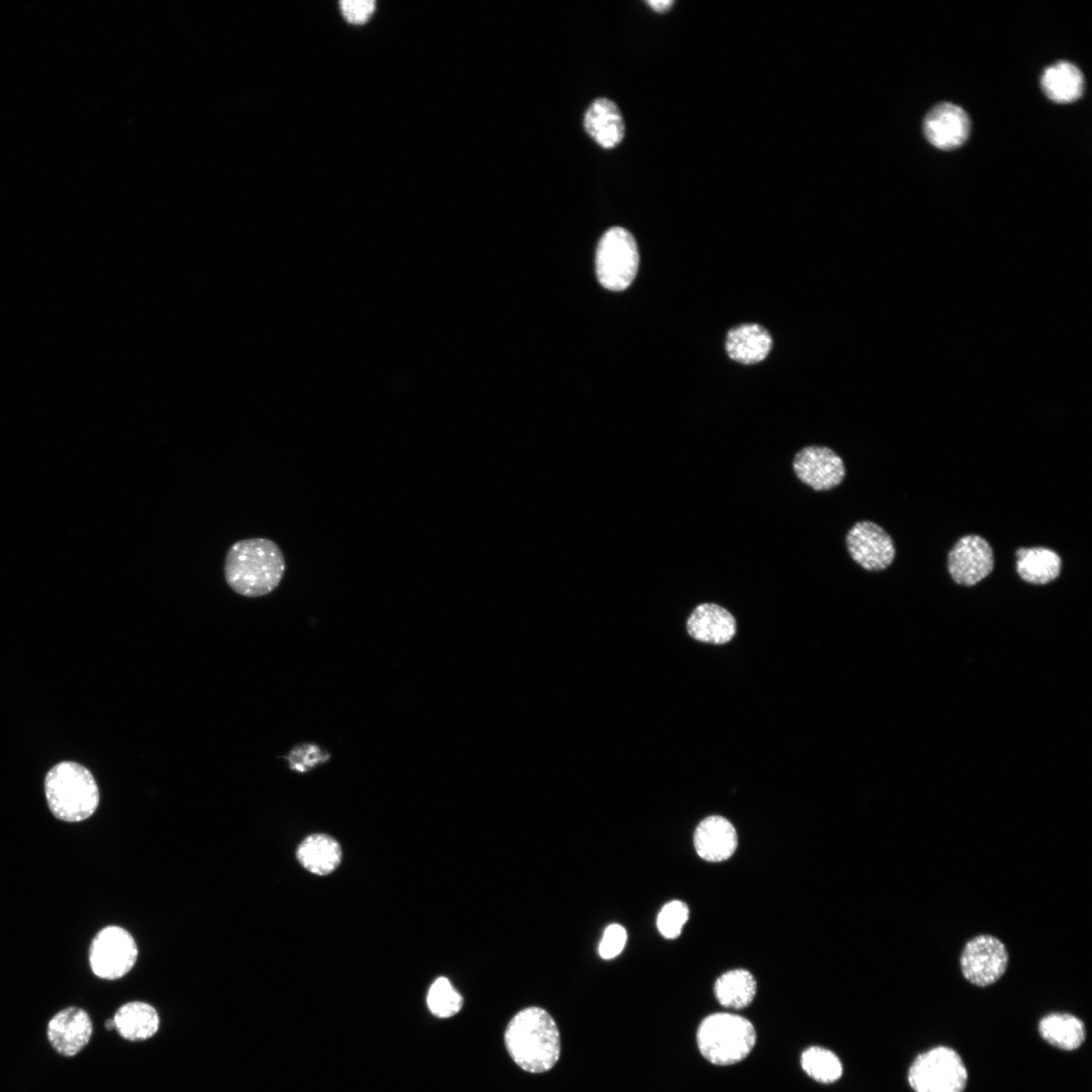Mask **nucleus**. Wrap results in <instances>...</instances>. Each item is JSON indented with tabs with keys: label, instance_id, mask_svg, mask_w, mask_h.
Masks as SVG:
<instances>
[{
	"label": "nucleus",
	"instance_id": "nucleus-19",
	"mask_svg": "<svg viewBox=\"0 0 1092 1092\" xmlns=\"http://www.w3.org/2000/svg\"><path fill=\"white\" fill-rule=\"evenodd\" d=\"M295 855L306 871L324 876L338 868L342 858V849L339 842L331 835L313 833L299 843Z\"/></svg>",
	"mask_w": 1092,
	"mask_h": 1092
},
{
	"label": "nucleus",
	"instance_id": "nucleus-2",
	"mask_svg": "<svg viewBox=\"0 0 1092 1092\" xmlns=\"http://www.w3.org/2000/svg\"><path fill=\"white\" fill-rule=\"evenodd\" d=\"M505 1044L513 1061L529 1073L549 1071L560 1057L557 1025L546 1010L536 1006L522 1009L511 1019Z\"/></svg>",
	"mask_w": 1092,
	"mask_h": 1092
},
{
	"label": "nucleus",
	"instance_id": "nucleus-18",
	"mask_svg": "<svg viewBox=\"0 0 1092 1092\" xmlns=\"http://www.w3.org/2000/svg\"><path fill=\"white\" fill-rule=\"evenodd\" d=\"M114 1029L128 1041H144L160 1028V1015L150 1003L140 1000L125 1002L115 1011Z\"/></svg>",
	"mask_w": 1092,
	"mask_h": 1092
},
{
	"label": "nucleus",
	"instance_id": "nucleus-30",
	"mask_svg": "<svg viewBox=\"0 0 1092 1092\" xmlns=\"http://www.w3.org/2000/svg\"><path fill=\"white\" fill-rule=\"evenodd\" d=\"M647 3L654 11L659 13L667 11L673 4V2L669 0H652Z\"/></svg>",
	"mask_w": 1092,
	"mask_h": 1092
},
{
	"label": "nucleus",
	"instance_id": "nucleus-15",
	"mask_svg": "<svg viewBox=\"0 0 1092 1092\" xmlns=\"http://www.w3.org/2000/svg\"><path fill=\"white\" fill-rule=\"evenodd\" d=\"M697 853L710 862L728 859L737 847V833L732 823L719 815L708 816L697 826L694 834Z\"/></svg>",
	"mask_w": 1092,
	"mask_h": 1092
},
{
	"label": "nucleus",
	"instance_id": "nucleus-22",
	"mask_svg": "<svg viewBox=\"0 0 1092 1092\" xmlns=\"http://www.w3.org/2000/svg\"><path fill=\"white\" fill-rule=\"evenodd\" d=\"M1040 1036L1051 1045L1074 1051L1085 1040V1025L1081 1019L1070 1013H1051L1038 1023Z\"/></svg>",
	"mask_w": 1092,
	"mask_h": 1092
},
{
	"label": "nucleus",
	"instance_id": "nucleus-12",
	"mask_svg": "<svg viewBox=\"0 0 1092 1092\" xmlns=\"http://www.w3.org/2000/svg\"><path fill=\"white\" fill-rule=\"evenodd\" d=\"M92 1033L90 1015L77 1006L58 1011L47 1026V1036L52 1048L67 1058L78 1055L89 1043Z\"/></svg>",
	"mask_w": 1092,
	"mask_h": 1092
},
{
	"label": "nucleus",
	"instance_id": "nucleus-7",
	"mask_svg": "<svg viewBox=\"0 0 1092 1092\" xmlns=\"http://www.w3.org/2000/svg\"><path fill=\"white\" fill-rule=\"evenodd\" d=\"M139 946L133 935L120 925L102 927L92 938L88 961L91 972L102 980H118L135 966Z\"/></svg>",
	"mask_w": 1092,
	"mask_h": 1092
},
{
	"label": "nucleus",
	"instance_id": "nucleus-3",
	"mask_svg": "<svg viewBox=\"0 0 1092 1092\" xmlns=\"http://www.w3.org/2000/svg\"><path fill=\"white\" fill-rule=\"evenodd\" d=\"M44 796L59 820L78 823L90 818L99 805V789L91 771L75 761L54 765L44 779Z\"/></svg>",
	"mask_w": 1092,
	"mask_h": 1092
},
{
	"label": "nucleus",
	"instance_id": "nucleus-27",
	"mask_svg": "<svg viewBox=\"0 0 1092 1092\" xmlns=\"http://www.w3.org/2000/svg\"><path fill=\"white\" fill-rule=\"evenodd\" d=\"M627 941L625 928L617 923L610 924L604 931L599 944V953L605 960L617 957L624 948Z\"/></svg>",
	"mask_w": 1092,
	"mask_h": 1092
},
{
	"label": "nucleus",
	"instance_id": "nucleus-16",
	"mask_svg": "<svg viewBox=\"0 0 1092 1092\" xmlns=\"http://www.w3.org/2000/svg\"><path fill=\"white\" fill-rule=\"evenodd\" d=\"M583 125L589 136L604 149L617 147L625 134L622 114L608 98H598L589 105Z\"/></svg>",
	"mask_w": 1092,
	"mask_h": 1092
},
{
	"label": "nucleus",
	"instance_id": "nucleus-24",
	"mask_svg": "<svg viewBox=\"0 0 1092 1092\" xmlns=\"http://www.w3.org/2000/svg\"><path fill=\"white\" fill-rule=\"evenodd\" d=\"M804 1072L820 1083H833L842 1075V1064L831 1051L821 1046H810L801 1056Z\"/></svg>",
	"mask_w": 1092,
	"mask_h": 1092
},
{
	"label": "nucleus",
	"instance_id": "nucleus-31",
	"mask_svg": "<svg viewBox=\"0 0 1092 1092\" xmlns=\"http://www.w3.org/2000/svg\"><path fill=\"white\" fill-rule=\"evenodd\" d=\"M105 1027H106V1028H107L108 1030H112V1029H114V1021H113V1019H112V1018H108V1019L106 1020V1022H105Z\"/></svg>",
	"mask_w": 1092,
	"mask_h": 1092
},
{
	"label": "nucleus",
	"instance_id": "nucleus-8",
	"mask_svg": "<svg viewBox=\"0 0 1092 1092\" xmlns=\"http://www.w3.org/2000/svg\"><path fill=\"white\" fill-rule=\"evenodd\" d=\"M959 965L963 977L969 983L977 987H988L1006 973L1009 951L997 936L989 933L977 934L965 942Z\"/></svg>",
	"mask_w": 1092,
	"mask_h": 1092
},
{
	"label": "nucleus",
	"instance_id": "nucleus-9",
	"mask_svg": "<svg viewBox=\"0 0 1092 1092\" xmlns=\"http://www.w3.org/2000/svg\"><path fill=\"white\" fill-rule=\"evenodd\" d=\"M854 562L868 571H882L894 561L896 548L890 534L872 521L856 522L845 537Z\"/></svg>",
	"mask_w": 1092,
	"mask_h": 1092
},
{
	"label": "nucleus",
	"instance_id": "nucleus-14",
	"mask_svg": "<svg viewBox=\"0 0 1092 1092\" xmlns=\"http://www.w3.org/2000/svg\"><path fill=\"white\" fill-rule=\"evenodd\" d=\"M736 620L725 608L714 603L698 605L687 621L689 635L701 642L721 645L736 634Z\"/></svg>",
	"mask_w": 1092,
	"mask_h": 1092
},
{
	"label": "nucleus",
	"instance_id": "nucleus-13",
	"mask_svg": "<svg viewBox=\"0 0 1092 1092\" xmlns=\"http://www.w3.org/2000/svg\"><path fill=\"white\" fill-rule=\"evenodd\" d=\"M923 132L935 148L953 150L968 139L970 118L962 107L942 102L932 107L924 117Z\"/></svg>",
	"mask_w": 1092,
	"mask_h": 1092
},
{
	"label": "nucleus",
	"instance_id": "nucleus-1",
	"mask_svg": "<svg viewBox=\"0 0 1092 1092\" xmlns=\"http://www.w3.org/2000/svg\"><path fill=\"white\" fill-rule=\"evenodd\" d=\"M226 584L247 598L264 597L281 582L285 572L280 547L267 538H249L235 542L224 558Z\"/></svg>",
	"mask_w": 1092,
	"mask_h": 1092
},
{
	"label": "nucleus",
	"instance_id": "nucleus-25",
	"mask_svg": "<svg viewBox=\"0 0 1092 1092\" xmlns=\"http://www.w3.org/2000/svg\"><path fill=\"white\" fill-rule=\"evenodd\" d=\"M462 1003V996L445 977L436 979L427 995L430 1011L441 1018L455 1015L461 1009Z\"/></svg>",
	"mask_w": 1092,
	"mask_h": 1092
},
{
	"label": "nucleus",
	"instance_id": "nucleus-28",
	"mask_svg": "<svg viewBox=\"0 0 1092 1092\" xmlns=\"http://www.w3.org/2000/svg\"><path fill=\"white\" fill-rule=\"evenodd\" d=\"M329 755H325L316 745L305 744L294 748L289 756L291 769L306 771L318 762L325 761Z\"/></svg>",
	"mask_w": 1092,
	"mask_h": 1092
},
{
	"label": "nucleus",
	"instance_id": "nucleus-17",
	"mask_svg": "<svg viewBox=\"0 0 1092 1092\" xmlns=\"http://www.w3.org/2000/svg\"><path fill=\"white\" fill-rule=\"evenodd\" d=\"M772 346L769 333L757 324H743L731 329L725 341L726 352L732 360L741 364L763 361Z\"/></svg>",
	"mask_w": 1092,
	"mask_h": 1092
},
{
	"label": "nucleus",
	"instance_id": "nucleus-21",
	"mask_svg": "<svg viewBox=\"0 0 1092 1092\" xmlns=\"http://www.w3.org/2000/svg\"><path fill=\"white\" fill-rule=\"evenodd\" d=\"M1043 93L1056 103H1071L1081 97L1084 89L1082 72L1065 61L1048 67L1041 76Z\"/></svg>",
	"mask_w": 1092,
	"mask_h": 1092
},
{
	"label": "nucleus",
	"instance_id": "nucleus-26",
	"mask_svg": "<svg viewBox=\"0 0 1092 1092\" xmlns=\"http://www.w3.org/2000/svg\"><path fill=\"white\" fill-rule=\"evenodd\" d=\"M689 918V907L679 900L666 903L659 911L656 925L660 934L666 938L677 937Z\"/></svg>",
	"mask_w": 1092,
	"mask_h": 1092
},
{
	"label": "nucleus",
	"instance_id": "nucleus-4",
	"mask_svg": "<svg viewBox=\"0 0 1092 1092\" xmlns=\"http://www.w3.org/2000/svg\"><path fill=\"white\" fill-rule=\"evenodd\" d=\"M756 1032L743 1016L718 1012L705 1017L697 1031V1043L703 1057L718 1066L744 1060L752 1051Z\"/></svg>",
	"mask_w": 1092,
	"mask_h": 1092
},
{
	"label": "nucleus",
	"instance_id": "nucleus-11",
	"mask_svg": "<svg viewBox=\"0 0 1092 1092\" xmlns=\"http://www.w3.org/2000/svg\"><path fill=\"white\" fill-rule=\"evenodd\" d=\"M798 479L817 491L838 486L846 473L842 458L831 448L810 445L798 451L793 459Z\"/></svg>",
	"mask_w": 1092,
	"mask_h": 1092
},
{
	"label": "nucleus",
	"instance_id": "nucleus-6",
	"mask_svg": "<svg viewBox=\"0 0 1092 1092\" xmlns=\"http://www.w3.org/2000/svg\"><path fill=\"white\" fill-rule=\"evenodd\" d=\"M908 1082L915 1092H963L968 1072L957 1052L947 1046H936L914 1060Z\"/></svg>",
	"mask_w": 1092,
	"mask_h": 1092
},
{
	"label": "nucleus",
	"instance_id": "nucleus-20",
	"mask_svg": "<svg viewBox=\"0 0 1092 1092\" xmlns=\"http://www.w3.org/2000/svg\"><path fill=\"white\" fill-rule=\"evenodd\" d=\"M1019 577L1032 584H1046L1057 579L1062 570V558L1045 547L1019 548L1015 552Z\"/></svg>",
	"mask_w": 1092,
	"mask_h": 1092
},
{
	"label": "nucleus",
	"instance_id": "nucleus-23",
	"mask_svg": "<svg viewBox=\"0 0 1092 1092\" xmlns=\"http://www.w3.org/2000/svg\"><path fill=\"white\" fill-rule=\"evenodd\" d=\"M756 988V981L750 972L735 969L722 974L716 980L714 993L722 1006L741 1009L752 1002Z\"/></svg>",
	"mask_w": 1092,
	"mask_h": 1092
},
{
	"label": "nucleus",
	"instance_id": "nucleus-10",
	"mask_svg": "<svg viewBox=\"0 0 1092 1092\" xmlns=\"http://www.w3.org/2000/svg\"><path fill=\"white\" fill-rule=\"evenodd\" d=\"M994 563L992 546L976 534L961 537L947 555L949 575L963 586H973L985 579L992 572Z\"/></svg>",
	"mask_w": 1092,
	"mask_h": 1092
},
{
	"label": "nucleus",
	"instance_id": "nucleus-29",
	"mask_svg": "<svg viewBox=\"0 0 1092 1092\" xmlns=\"http://www.w3.org/2000/svg\"><path fill=\"white\" fill-rule=\"evenodd\" d=\"M339 4L344 18L353 24L366 22L375 10L371 0H343Z\"/></svg>",
	"mask_w": 1092,
	"mask_h": 1092
},
{
	"label": "nucleus",
	"instance_id": "nucleus-5",
	"mask_svg": "<svg viewBox=\"0 0 1092 1092\" xmlns=\"http://www.w3.org/2000/svg\"><path fill=\"white\" fill-rule=\"evenodd\" d=\"M638 263L637 245L627 230L615 226L604 234L597 249L596 272L605 288L626 289L636 276Z\"/></svg>",
	"mask_w": 1092,
	"mask_h": 1092
}]
</instances>
